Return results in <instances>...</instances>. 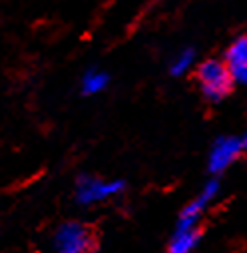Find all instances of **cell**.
Returning <instances> with one entry per match:
<instances>
[{
	"instance_id": "8992f818",
	"label": "cell",
	"mask_w": 247,
	"mask_h": 253,
	"mask_svg": "<svg viewBox=\"0 0 247 253\" xmlns=\"http://www.w3.org/2000/svg\"><path fill=\"white\" fill-rule=\"evenodd\" d=\"M198 241H200L198 229H175V235L167 245V253H192Z\"/></svg>"
},
{
	"instance_id": "30bf717a",
	"label": "cell",
	"mask_w": 247,
	"mask_h": 253,
	"mask_svg": "<svg viewBox=\"0 0 247 253\" xmlns=\"http://www.w3.org/2000/svg\"><path fill=\"white\" fill-rule=\"evenodd\" d=\"M231 72H233V80H237L239 84H245V86H247V66H245V68L231 70Z\"/></svg>"
},
{
	"instance_id": "7a4b0ae2",
	"label": "cell",
	"mask_w": 247,
	"mask_h": 253,
	"mask_svg": "<svg viewBox=\"0 0 247 253\" xmlns=\"http://www.w3.org/2000/svg\"><path fill=\"white\" fill-rule=\"evenodd\" d=\"M198 78L206 98L211 102H219L231 90L233 72L227 64H223L219 60H206L198 70Z\"/></svg>"
},
{
	"instance_id": "9c48e42d",
	"label": "cell",
	"mask_w": 247,
	"mask_h": 253,
	"mask_svg": "<svg viewBox=\"0 0 247 253\" xmlns=\"http://www.w3.org/2000/svg\"><path fill=\"white\" fill-rule=\"evenodd\" d=\"M194 64V50H183L177 54V58L173 60L171 64V74L173 76H179V74H185Z\"/></svg>"
},
{
	"instance_id": "277c9868",
	"label": "cell",
	"mask_w": 247,
	"mask_h": 253,
	"mask_svg": "<svg viewBox=\"0 0 247 253\" xmlns=\"http://www.w3.org/2000/svg\"><path fill=\"white\" fill-rule=\"evenodd\" d=\"M217 189H219L217 181H209V183L204 187V192H202L192 204L185 206V210H183L181 215H179L177 229H198V227H196V225H198V219H200L202 211L206 210V206L215 198Z\"/></svg>"
},
{
	"instance_id": "8fae6325",
	"label": "cell",
	"mask_w": 247,
	"mask_h": 253,
	"mask_svg": "<svg viewBox=\"0 0 247 253\" xmlns=\"http://www.w3.org/2000/svg\"><path fill=\"white\" fill-rule=\"evenodd\" d=\"M243 148H245V152H247V136H245V140H243Z\"/></svg>"
},
{
	"instance_id": "5b68a950",
	"label": "cell",
	"mask_w": 247,
	"mask_h": 253,
	"mask_svg": "<svg viewBox=\"0 0 247 253\" xmlns=\"http://www.w3.org/2000/svg\"><path fill=\"white\" fill-rule=\"evenodd\" d=\"M241 150H243V144L237 138H231V136L219 138L213 144L211 154H209V169L213 173H219V171L227 169V166L233 164V160L239 156Z\"/></svg>"
},
{
	"instance_id": "52a82bcc",
	"label": "cell",
	"mask_w": 247,
	"mask_h": 253,
	"mask_svg": "<svg viewBox=\"0 0 247 253\" xmlns=\"http://www.w3.org/2000/svg\"><path fill=\"white\" fill-rule=\"evenodd\" d=\"M225 62L231 70L247 66V36H239L225 52Z\"/></svg>"
},
{
	"instance_id": "ba28073f",
	"label": "cell",
	"mask_w": 247,
	"mask_h": 253,
	"mask_svg": "<svg viewBox=\"0 0 247 253\" xmlns=\"http://www.w3.org/2000/svg\"><path fill=\"white\" fill-rule=\"evenodd\" d=\"M106 86H108V76L104 72H98V70H90L82 80V92L88 96L100 94Z\"/></svg>"
},
{
	"instance_id": "6da1fadb",
	"label": "cell",
	"mask_w": 247,
	"mask_h": 253,
	"mask_svg": "<svg viewBox=\"0 0 247 253\" xmlns=\"http://www.w3.org/2000/svg\"><path fill=\"white\" fill-rule=\"evenodd\" d=\"M94 233L88 225L78 221L60 223L54 231L42 241V253H92L94 251Z\"/></svg>"
},
{
	"instance_id": "3957f363",
	"label": "cell",
	"mask_w": 247,
	"mask_h": 253,
	"mask_svg": "<svg viewBox=\"0 0 247 253\" xmlns=\"http://www.w3.org/2000/svg\"><path fill=\"white\" fill-rule=\"evenodd\" d=\"M122 189H124V181H120V179L104 181L98 177L84 175L78 179V185H76V202L82 206H92V204H98V202L118 196Z\"/></svg>"
}]
</instances>
